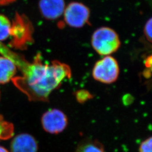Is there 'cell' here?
Masks as SVG:
<instances>
[{"mask_svg":"<svg viewBox=\"0 0 152 152\" xmlns=\"http://www.w3.org/2000/svg\"><path fill=\"white\" fill-rule=\"evenodd\" d=\"M0 54L14 62L21 72L22 76L14 77L12 81L30 101L48 102L51 94L72 76L69 65L58 60L44 63L40 54L29 62L1 42Z\"/></svg>","mask_w":152,"mask_h":152,"instance_id":"obj_1","label":"cell"},{"mask_svg":"<svg viewBox=\"0 0 152 152\" xmlns=\"http://www.w3.org/2000/svg\"><path fill=\"white\" fill-rule=\"evenodd\" d=\"M91 45L99 54L109 56L119 49L121 41L118 34L114 30L103 27L98 28L94 32Z\"/></svg>","mask_w":152,"mask_h":152,"instance_id":"obj_2","label":"cell"},{"mask_svg":"<svg viewBox=\"0 0 152 152\" xmlns=\"http://www.w3.org/2000/svg\"><path fill=\"white\" fill-rule=\"evenodd\" d=\"M33 32V26L27 18L16 14L11 24L12 45L19 49L26 48L32 41Z\"/></svg>","mask_w":152,"mask_h":152,"instance_id":"obj_3","label":"cell"},{"mask_svg":"<svg viewBox=\"0 0 152 152\" xmlns=\"http://www.w3.org/2000/svg\"><path fill=\"white\" fill-rule=\"evenodd\" d=\"M120 75V67L113 57L105 56L98 61L92 70L94 78L101 83L110 84L116 81Z\"/></svg>","mask_w":152,"mask_h":152,"instance_id":"obj_4","label":"cell"},{"mask_svg":"<svg viewBox=\"0 0 152 152\" xmlns=\"http://www.w3.org/2000/svg\"><path fill=\"white\" fill-rule=\"evenodd\" d=\"M63 15L67 25L78 28L85 26L88 22L90 11L82 3L73 2L65 7Z\"/></svg>","mask_w":152,"mask_h":152,"instance_id":"obj_5","label":"cell"},{"mask_svg":"<svg viewBox=\"0 0 152 152\" xmlns=\"http://www.w3.org/2000/svg\"><path fill=\"white\" fill-rule=\"evenodd\" d=\"M66 114L58 109H50L42 116L41 124L44 130L51 134H58L65 130L68 125Z\"/></svg>","mask_w":152,"mask_h":152,"instance_id":"obj_6","label":"cell"},{"mask_svg":"<svg viewBox=\"0 0 152 152\" xmlns=\"http://www.w3.org/2000/svg\"><path fill=\"white\" fill-rule=\"evenodd\" d=\"M39 7L45 18L55 20L63 15L65 2L64 0H39Z\"/></svg>","mask_w":152,"mask_h":152,"instance_id":"obj_7","label":"cell"},{"mask_svg":"<svg viewBox=\"0 0 152 152\" xmlns=\"http://www.w3.org/2000/svg\"><path fill=\"white\" fill-rule=\"evenodd\" d=\"M38 144L33 136L21 134L14 138L11 142V152H37Z\"/></svg>","mask_w":152,"mask_h":152,"instance_id":"obj_8","label":"cell"},{"mask_svg":"<svg viewBox=\"0 0 152 152\" xmlns=\"http://www.w3.org/2000/svg\"><path fill=\"white\" fill-rule=\"evenodd\" d=\"M17 67L9 59L0 57V84H5L12 80L16 73Z\"/></svg>","mask_w":152,"mask_h":152,"instance_id":"obj_9","label":"cell"},{"mask_svg":"<svg viewBox=\"0 0 152 152\" xmlns=\"http://www.w3.org/2000/svg\"><path fill=\"white\" fill-rule=\"evenodd\" d=\"M76 152H105V151L100 142L95 140H86L78 145Z\"/></svg>","mask_w":152,"mask_h":152,"instance_id":"obj_10","label":"cell"},{"mask_svg":"<svg viewBox=\"0 0 152 152\" xmlns=\"http://www.w3.org/2000/svg\"><path fill=\"white\" fill-rule=\"evenodd\" d=\"M11 23L6 16L0 14V42L5 41L10 36Z\"/></svg>","mask_w":152,"mask_h":152,"instance_id":"obj_11","label":"cell"},{"mask_svg":"<svg viewBox=\"0 0 152 152\" xmlns=\"http://www.w3.org/2000/svg\"><path fill=\"white\" fill-rule=\"evenodd\" d=\"M14 134V126L7 122L0 115V140H6L11 138Z\"/></svg>","mask_w":152,"mask_h":152,"instance_id":"obj_12","label":"cell"},{"mask_svg":"<svg viewBox=\"0 0 152 152\" xmlns=\"http://www.w3.org/2000/svg\"><path fill=\"white\" fill-rule=\"evenodd\" d=\"M92 98V95L86 90H79L76 92V99L80 103H85L87 100Z\"/></svg>","mask_w":152,"mask_h":152,"instance_id":"obj_13","label":"cell"},{"mask_svg":"<svg viewBox=\"0 0 152 152\" xmlns=\"http://www.w3.org/2000/svg\"><path fill=\"white\" fill-rule=\"evenodd\" d=\"M152 137H150L142 142L140 145L139 152H152Z\"/></svg>","mask_w":152,"mask_h":152,"instance_id":"obj_14","label":"cell"},{"mask_svg":"<svg viewBox=\"0 0 152 152\" xmlns=\"http://www.w3.org/2000/svg\"><path fill=\"white\" fill-rule=\"evenodd\" d=\"M152 18H150L147 21L144 28V33L147 38V39L149 41H152Z\"/></svg>","mask_w":152,"mask_h":152,"instance_id":"obj_15","label":"cell"},{"mask_svg":"<svg viewBox=\"0 0 152 152\" xmlns=\"http://www.w3.org/2000/svg\"><path fill=\"white\" fill-rule=\"evenodd\" d=\"M16 0H0V5H6L12 2H14Z\"/></svg>","mask_w":152,"mask_h":152,"instance_id":"obj_16","label":"cell"},{"mask_svg":"<svg viewBox=\"0 0 152 152\" xmlns=\"http://www.w3.org/2000/svg\"><path fill=\"white\" fill-rule=\"evenodd\" d=\"M0 152H9L4 147L0 146Z\"/></svg>","mask_w":152,"mask_h":152,"instance_id":"obj_17","label":"cell"}]
</instances>
